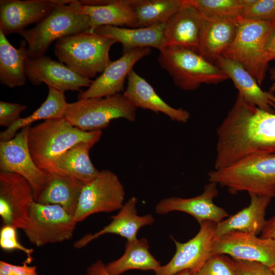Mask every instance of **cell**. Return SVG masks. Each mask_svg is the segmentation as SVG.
Masks as SVG:
<instances>
[{
	"mask_svg": "<svg viewBox=\"0 0 275 275\" xmlns=\"http://www.w3.org/2000/svg\"><path fill=\"white\" fill-rule=\"evenodd\" d=\"M77 222L61 206L34 202L22 230L28 240L37 247L70 239Z\"/></svg>",
	"mask_w": 275,
	"mask_h": 275,
	"instance_id": "ba28073f",
	"label": "cell"
},
{
	"mask_svg": "<svg viewBox=\"0 0 275 275\" xmlns=\"http://www.w3.org/2000/svg\"><path fill=\"white\" fill-rule=\"evenodd\" d=\"M116 43L111 38L87 31L58 40L54 53L60 62L77 74L91 79L102 73L112 62L109 52Z\"/></svg>",
	"mask_w": 275,
	"mask_h": 275,
	"instance_id": "3957f363",
	"label": "cell"
},
{
	"mask_svg": "<svg viewBox=\"0 0 275 275\" xmlns=\"http://www.w3.org/2000/svg\"><path fill=\"white\" fill-rule=\"evenodd\" d=\"M175 275H196V273L191 272L189 270L182 271Z\"/></svg>",
	"mask_w": 275,
	"mask_h": 275,
	"instance_id": "7bdbcfd3",
	"label": "cell"
},
{
	"mask_svg": "<svg viewBox=\"0 0 275 275\" xmlns=\"http://www.w3.org/2000/svg\"><path fill=\"white\" fill-rule=\"evenodd\" d=\"M48 93L41 105L32 114L20 118L11 126L0 133V141H7L13 139L18 130L31 126L39 120H47L65 118L69 103L67 102L65 92L47 86Z\"/></svg>",
	"mask_w": 275,
	"mask_h": 275,
	"instance_id": "f1b7e54d",
	"label": "cell"
},
{
	"mask_svg": "<svg viewBox=\"0 0 275 275\" xmlns=\"http://www.w3.org/2000/svg\"><path fill=\"white\" fill-rule=\"evenodd\" d=\"M270 78L273 81L270 86L269 92L275 95V67L270 69Z\"/></svg>",
	"mask_w": 275,
	"mask_h": 275,
	"instance_id": "b9f144b4",
	"label": "cell"
},
{
	"mask_svg": "<svg viewBox=\"0 0 275 275\" xmlns=\"http://www.w3.org/2000/svg\"><path fill=\"white\" fill-rule=\"evenodd\" d=\"M204 18L189 0H183L179 10L166 23L167 44L188 48L199 53Z\"/></svg>",
	"mask_w": 275,
	"mask_h": 275,
	"instance_id": "ac0fdd59",
	"label": "cell"
},
{
	"mask_svg": "<svg viewBox=\"0 0 275 275\" xmlns=\"http://www.w3.org/2000/svg\"><path fill=\"white\" fill-rule=\"evenodd\" d=\"M166 25L140 28L103 25L96 28L93 32L120 43L123 53L136 48L154 47L160 50L167 44Z\"/></svg>",
	"mask_w": 275,
	"mask_h": 275,
	"instance_id": "603a6c76",
	"label": "cell"
},
{
	"mask_svg": "<svg viewBox=\"0 0 275 275\" xmlns=\"http://www.w3.org/2000/svg\"><path fill=\"white\" fill-rule=\"evenodd\" d=\"M208 181L231 194L247 191L275 198V154H253L208 173Z\"/></svg>",
	"mask_w": 275,
	"mask_h": 275,
	"instance_id": "7a4b0ae2",
	"label": "cell"
},
{
	"mask_svg": "<svg viewBox=\"0 0 275 275\" xmlns=\"http://www.w3.org/2000/svg\"><path fill=\"white\" fill-rule=\"evenodd\" d=\"M95 144L80 142L67 150L56 161L57 174L69 176L85 184L95 179L100 171L94 166L89 156V151Z\"/></svg>",
	"mask_w": 275,
	"mask_h": 275,
	"instance_id": "83f0119b",
	"label": "cell"
},
{
	"mask_svg": "<svg viewBox=\"0 0 275 275\" xmlns=\"http://www.w3.org/2000/svg\"><path fill=\"white\" fill-rule=\"evenodd\" d=\"M80 1L58 6L36 26L17 34L28 45V56L34 59L45 55L54 41L82 32L89 31V17L79 12Z\"/></svg>",
	"mask_w": 275,
	"mask_h": 275,
	"instance_id": "8992f818",
	"label": "cell"
},
{
	"mask_svg": "<svg viewBox=\"0 0 275 275\" xmlns=\"http://www.w3.org/2000/svg\"><path fill=\"white\" fill-rule=\"evenodd\" d=\"M150 48H136L124 53L106 67L88 89L78 95V100L101 98L124 92L126 77L133 66L151 53Z\"/></svg>",
	"mask_w": 275,
	"mask_h": 275,
	"instance_id": "2e32d148",
	"label": "cell"
},
{
	"mask_svg": "<svg viewBox=\"0 0 275 275\" xmlns=\"http://www.w3.org/2000/svg\"><path fill=\"white\" fill-rule=\"evenodd\" d=\"M212 254L225 255L232 259L257 262L271 268L275 266V240L258 237L252 233L233 231L214 237Z\"/></svg>",
	"mask_w": 275,
	"mask_h": 275,
	"instance_id": "4fadbf2b",
	"label": "cell"
},
{
	"mask_svg": "<svg viewBox=\"0 0 275 275\" xmlns=\"http://www.w3.org/2000/svg\"><path fill=\"white\" fill-rule=\"evenodd\" d=\"M217 186L216 183L209 182L201 195L193 198L173 197L164 199L157 204L155 211L160 214L181 211L191 215L199 224L206 221L218 223L228 217V213L213 202L218 194Z\"/></svg>",
	"mask_w": 275,
	"mask_h": 275,
	"instance_id": "e0dca14e",
	"label": "cell"
},
{
	"mask_svg": "<svg viewBox=\"0 0 275 275\" xmlns=\"http://www.w3.org/2000/svg\"><path fill=\"white\" fill-rule=\"evenodd\" d=\"M157 61L171 76L174 85L184 91H193L202 84H217L230 79L216 64L185 47L166 45L159 50Z\"/></svg>",
	"mask_w": 275,
	"mask_h": 275,
	"instance_id": "277c9868",
	"label": "cell"
},
{
	"mask_svg": "<svg viewBox=\"0 0 275 275\" xmlns=\"http://www.w3.org/2000/svg\"><path fill=\"white\" fill-rule=\"evenodd\" d=\"M85 183L69 176L50 174L36 202L57 205L74 216L81 189Z\"/></svg>",
	"mask_w": 275,
	"mask_h": 275,
	"instance_id": "484cf974",
	"label": "cell"
},
{
	"mask_svg": "<svg viewBox=\"0 0 275 275\" xmlns=\"http://www.w3.org/2000/svg\"><path fill=\"white\" fill-rule=\"evenodd\" d=\"M16 228L10 225H3L0 230V246L5 251L19 250L26 255L25 260L28 264L32 262L33 249L26 248L22 245L17 238Z\"/></svg>",
	"mask_w": 275,
	"mask_h": 275,
	"instance_id": "e575fe53",
	"label": "cell"
},
{
	"mask_svg": "<svg viewBox=\"0 0 275 275\" xmlns=\"http://www.w3.org/2000/svg\"><path fill=\"white\" fill-rule=\"evenodd\" d=\"M274 31V21L239 17L235 37L222 56L241 64L261 85L271 61L267 47Z\"/></svg>",
	"mask_w": 275,
	"mask_h": 275,
	"instance_id": "5b68a950",
	"label": "cell"
},
{
	"mask_svg": "<svg viewBox=\"0 0 275 275\" xmlns=\"http://www.w3.org/2000/svg\"><path fill=\"white\" fill-rule=\"evenodd\" d=\"M183 3V0H132L136 18L134 28L166 24Z\"/></svg>",
	"mask_w": 275,
	"mask_h": 275,
	"instance_id": "4dcf8cb0",
	"label": "cell"
},
{
	"mask_svg": "<svg viewBox=\"0 0 275 275\" xmlns=\"http://www.w3.org/2000/svg\"><path fill=\"white\" fill-rule=\"evenodd\" d=\"M25 69L27 78L33 85L44 83L64 92L80 91L82 87L89 88L93 81L79 76L65 64L45 55L34 59L29 58Z\"/></svg>",
	"mask_w": 275,
	"mask_h": 275,
	"instance_id": "9a60e30c",
	"label": "cell"
},
{
	"mask_svg": "<svg viewBox=\"0 0 275 275\" xmlns=\"http://www.w3.org/2000/svg\"><path fill=\"white\" fill-rule=\"evenodd\" d=\"M30 127L22 128L10 140L0 141V170L24 178L33 188L36 201L50 174L40 170L32 157L28 141Z\"/></svg>",
	"mask_w": 275,
	"mask_h": 275,
	"instance_id": "8fae6325",
	"label": "cell"
},
{
	"mask_svg": "<svg viewBox=\"0 0 275 275\" xmlns=\"http://www.w3.org/2000/svg\"><path fill=\"white\" fill-rule=\"evenodd\" d=\"M25 261L22 265H16L0 261V275H38L36 266H29Z\"/></svg>",
	"mask_w": 275,
	"mask_h": 275,
	"instance_id": "74e56055",
	"label": "cell"
},
{
	"mask_svg": "<svg viewBox=\"0 0 275 275\" xmlns=\"http://www.w3.org/2000/svg\"><path fill=\"white\" fill-rule=\"evenodd\" d=\"M102 131H83L69 123L65 118L45 120L30 127L28 146L36 165L49 174H57L56 162L69 149L80 142L97 143Z\"/></svg>",
	"mask_w": 275,
	"mask_h": 275,
	"instance_id": "6da1fadb",
	"label": "cell"
},
{
	"mask_svg": "<svg viewBox=\"0 0 275 275\" xmlns=\"http://www.w3.org/2000/svg\"><path fill=\"white\" fill-rule=\"evenodd\" d=\"M125 196L124 187L118 176L109 170H102L83 186L74 219L78 223L95 213L120 210Z\"/></svg>",
	"mask_w": 275,
	"mask_h": 275,
	"instance_id": "9c48e42d",
	"label": "cell"
},
{
	"mask_svg": "<svg viewBox=\"0 0 275 275\" xmlns=\"http://www.w3.org/2000/svg\"><path fill=\"white\" fill-rule=\"evenodd\" d=\"M137 199L132 197L130 198L120 211L112 216V221L101 230L94 234H88L74 243L75 249H81L93 240L106 234H115L125 238L127 241L137 239L138 231L142 227L151 225L154 222L151 214L139 216L136 209Z\"/></svg>",
	"mask_w": 275,
	"mask_h": 275,
	"instance_id": "44dd1931",
	"label": "cell"
},
{
	"mask_svg": "<svg viewBox=\"0 0 275 275\" xmlns=\"http://www.w3.org/2000/svg\"><path fill=\"white\" fill-rule=\"evenodd\" d=\"M249 195L251 202L248 207L216 224L214 237L233 231L256 235L262 233L267 221L266 210L271 198L254 194Z\"/></svg>",
	"mask_w": 275,
	"mask_h": 275,
	"instance_id": "d4e9b609",
	"label": "cell"
},
{
	"mask_svg": "<svg viewBox=\"0 0 275 275\" xmlns=\"http://www.w3.org/2000/svg\"><path fill=\"white\" fill-rule=\"evenodd\" d=\"M131 1H81L79 12L89 17L90 32L103 25L134 28L136 18Z\"/></svg>",
	"mask_w": 275,
	"mask_h": 275,
	"instance_id": "d6986e66",
	"label": "cell"
},
{
	"mask_svg": "<svg viewBox=\"0 0 275 275\" xmlns=\"http://www.w3.org/2000/svg\"><path fill=\"white\" fill-rule=\"evenodd\" d=\"M24 104L0 101V126L8 128L20 118V113L26 108Z\"/></svg>",
	"mask_w": 275,
	"mask_h": 275,
	"instance_id": "d590c367",
	"label": "cell"
},
{
	"mask_svg": "<svg viewBox=\"0 0 275 275\" xmlns=\"http://www.w3.org/2000/svg\"><path fill=\"white\" fill-rule=\"evenodd\" d=\"M26 42L23 40L19 48L14 47L0 31V82L9 88L21 87L26 81L25 63L29 58Z\"/></svg>",
	"mask_w": 275,
	"mask_h": 275,
	"instance_id": "4316f807",
	"label": "cell"
},
{
	"mask_svg": "<svg viewBox=\"0 0 275 275\" xmlns=\"http://www.w3.org/2000/svg\"><path fill=\"white\" fill-rule=\"evenodd\" d=\"M267 49L271 60H275V31L268 41Z\"/></svg>",
	"mask_w": 275,
	"mask_h": 275,
	"instance_id": "60d3db41",
	"label": "cell"
},
{
	"mask_svg": "<svg viewBox=\"0 0 275 275\" xmlns=\"http://www.w3.org/2000/svg\"><path fill=\"white\" fill-rule=\"evenodd\" d=\"M236 275H273L271 268L257 262L232 259Z\"/></svg>",
	"mask_w": 275,
	"mask_h": 275,
	"instance_id": "8d00e7d4",
	"label": "cell"
},
{
	"mask_svg": "<svg viewBox=\"0 0 275 275\" xmlns=\"http://www.w3.org/2000/svg\"><path fill=\"white\" fill-rule=\"evenodd\" d=\"M240 18L275 22V0H252L243 10Z\"/></svg>",
	"mask_w": 275,
	"mask_h": 275,
	"instance_id": "d6a6232c",
	"label": "cell"
},
{
	"mask_svg": "<svg viewBox=\"0 0 275 275\" xmlns=\"http://www.w3.org/2000/svg\"><path fill=\"white\" fill-rule=\"evenodd\" d=\"M136 109L123 93H119L69 103L65 118L83 131H101L114 119L123 118L134 121Z\"/></svg>",
	"mask_w": 275,
	"mask_h": 275,
	"instance_id": "52a82bcc",
	"label": "cell"
},
{
	"mask_svg": "<svg viewBox=\"0 0 275 275\" xmlns=\"http://www.w3.org/2000/svg\"><path fill=\"white\" fill-rule=\"evenodd\" d=\"M260 237L270 238L275 240V215L267 220Z\"/></svg>",
	"mask_w": 275,
	"mask_h": 275,
	"instance_id": "ab89813d",
	"label": "cell"
},
{
	"mask_svg": "<svg viewBox=\"0 0 275 275\" xmlns=\"http://www.w3.org/2000/svg\"><path fill=\"white\" fill-rule=\"evenodd\" d=\"M123 94L136 108L163 113L173 121L185 123L190 118L187 111L173 107L167 103L153 87L133 69L128 75L127 86Z\"/></svg>",
	"mask_w": 275,
	"mask_h": 275,
	"instance_id": "ffe728a7",
	"label": "cell"
},
{
	"mask_svg": "<svg viewBox=\"0 0 275 275\" xmlns=\"http://www.w3.org/2000/svg\"><path fill=\"white\" fill-rule=\"evenodd\" d=\"M73 0H1L0 31L5 36L41 21L59 5Z\"/></svg>",
	"mask_w": 275,
	"mask_h": 275,
	"instance_id": "5bb4252c",
	"label": "cell"
},
{
	"mask_svg": "<svg viewBox=\"0 0 275 275\" xmlns=\"http://www.w3.org/2000/svg\"><path fill=\"white\" fill-rule=\"evenodd\" d=\"M252 0H189L204 19L236 18Z\"/></svg>",
	"mask_w": 275,
	"mask_h": 275,
	"instance_id": "1f68e13d",
	"label": "cell"
},
{
	"mask_svg": "<svg viewBox=\"0 0 275 275\" xmlns=\"http://www.w3.org/2000/svg\"><path fill=\"white\" fill-rule=\"evenodd\" d=\"M239 18L204 19L199 53L215 64L217 59L232 43L236 34Z\"/></svg>",
	"mask_w": 275,
	"mask_h": 275,
	"instance_id": "cb8c5ba5",
	"label": "cell"
},
{
	"mask_svg": "<svg viewBox=\"0 0 275 275\" xmlns=\"http://www.w3.org/2000/svg\"><path fill=\"white\" fill-rule=\"evenodd\" d=\"M216 224L210 221L203 222L197 235L184 243L171 237L176 245L175 254L169 263L154 271L156 275H175L185 270L195 273L199 271L212 255Z\"/></svg>",
	"mask_w": 275,
	"mask_h": 275,
	"instance_id": "30bf717a",
	"label": "cell"
},
{
	"mask_svg": "<svg viewBox=\"0 0 275 275\" xmlns=\"http://www.w3.org/2000/svg\"><path fill=\"white\" fill-rule=\"evenodd\" d=\"M85 275H111L105 267V264L100 260H98L91 264L87 269Z\"/></svg>",
	"mask_w": 275,
	"mask_h": 275,
	"instance_id": "f35d334b",
	"label": "cell"
},
{
	"mask_svg": "<svg viewBox=\"0 0 275 275\" xmlns=\"http://www.w3.org/2000/svg\"><path fill=\"white\" fill-rule=\"evenodd\" d=\"M196 275H236L232 259L227 255L212 254Z\"/></svg>",
	"mask_w": 275,
	"mask_h": 275,
	"instance_id": "836d02e7",
	"label": "cell"
},
{
	"mask_svg": "<svg viewBox=\"0 0 275 275\" xmlns=\"http://www.w3.org/2000/svg\"><path fill=\"white\" fill-rule=\"evenodd\" d=\"M271 271L273 274V275H275V266L271 268Z\"/></svg>",
	"mask_w": 275,
	"mask_h": 275,
	"instance_id": "ee69618b",
	"label": "cell"
},
{
	"mask_svg": "<svg viewBox=\"0 0 275 275\" xmlns=\"http://www.w3.org/2000/svg\"><path fill=\"white\" fill-rule=\"evenodd\" d=\"M215 64L231 79L245 101L263 111L275 113V95L261 89L256 79L238 62L222 56Z\"/></svg>",
	"mask_w": 275,
	"mask_h": 275,
	"instance_id": "7402d4cb",
	"label": "cell"
},
{
	"mask_svg": "<svg viewBox=\"0 0 275 275\" xmlns=\"http://www.w3.org/2000/svg\"><path fill=\"white\" fill-rule=\"evenodd\" d=\"M148 240L145 238L127 241L124 254L118 259L105 264L111 275H121L131 269L156 270L160 266L150 253Z\"/></svg>",
	"mask_w": 275,
	"mask_h": 275,
	"instance_id": "f546056e",
	"label": "cell"
},
{
	"mask_svg": "<svg viewBox=\"0 0 275 275\" xmlns=\"http://www.w3.org/2000/svg\"><path fill=\"white\" fill-rule=\"evenodd\" d=\"M35 201L33 188L24 178L16 173L0 172V216L3 225L23 230Z\"/></svg>",
	"mask_w": 275,
	"mask_h": 275,
	"instance_id": "7c38bea8",
	"label": "cell"
}]
</instances>
